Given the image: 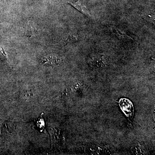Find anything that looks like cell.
<instances>
[{"label":"cell","instance_id":"cell-9","mask_svg":"<svg viewBox=\"0 0 155 155\" xmlns=\"http://www.w3.org/2000/svg\"><path fill=\"white\" fill-rule=\"evenodd\" d=\"M134 149H135V150L137 151L136 153L137 154H144L143 153H144V152L142 150H143V148L141 146H140V145H138L137 146L136 145Z\"/></svg>","mask_w":155,"mask_h":155},{"label":"cell","instance_id":"cell-7","mask_svg":"<svg viewBox=\"0 0 155 155\" xmlns=\"http://www.w3.org/2000/svg\"><path fill=\"white\" fill-rule=\"evenodd\" d=\"M0 57L5 64L8 65H10V61L8 53L2 45H0Z\"/></svg>","mask_w":155,"mask_h":155},{"label":"cell","instance_id":"cell-5","mask_svg":"<svg viewBox=\"0 0 155 155\" xmlns=\"http://www.w3.org/2000/svg\"><path fill=\"white\" fill-rule=\"evenodd\" d=\"M111 31L113 32L119 38L122 39V40H133V39L131 38L130 37L128 36L124 31L119 30L116 27L114 26H111L110 27Z\"/></svg>","mask_w":155,"mask_h":155},{"label":"cell","instance_id":"cell-4","mask_svg":"<svg viewBox=\"0 0 155 155\" xmlns=\"http://www.w3.org/2000/svg\"><path fill=\"white\" fill-rule=\"evenodd\" d=\"M68 3L82 14L90 16L89 12L86 6L78 1L68 2Z\"/></svg>","mask_w":155,"mask_h":155},{"label":"cell","instance_id":"cell-6","mask_svg":"<svg viewBox=\"0 0 155 155\" xmlns=\"http://www.w3.org/2000/svg\"><path fill=\"white\" fill-rule=\"evenodd\" d=\"M91 64H92V66H94L97 67L98 68L100 67H104L107 64L106 59L103 57L97 58H94L92 61L91 62Z\"/></svg>","mask_w":155,"mask_h":155},{"label":"cell","instance_id":"cell-1","mask_svg":"<svg viewBox=\"0 0 155 155\" xmlns=\"http://www.w3.org/2000/svg\"><path fill=\"white\" fill-rule=\"evenodd\" d=\"M119 106L123 113L127 117L131 118L134 115V109L133 104L130 100L122 98L119 102Z\"/></svg>","mask_w":155,"mask_h":155},{"label":"cell","instance_id":"cell-3","mask_svg":"<svg viewBox=\"0 0 155 155\" xmlns=\"http://www.w3.org/2000/svg\"><path fill=\"white\" fill-rule=\"evenodd\" d=\"M60 59L57 56L54 54H50L45 56L42 58V64L44 65L54 66L60 63Z\"/></svg>","mask_w":155,"mask_h":155},{"label":"cell","instance_id":"cell-8","mask_svg":"<svg viewBox=\"0 0 155 155\" xmlns=\"http://www.w3.org/2000/svg\"><path fill=\"white\" fill-rule=\"evenodd\" d=\"M80 39V37L77 34H71L67 37V38L65 40L64 43L66 44L70 43L75 42L78 41V40Z\"/></svg>","mask_w":155,"mask_h":155},{"label":"cell","instance_id":"cell-10","mask_svg":"<svg viewBox=\"0 0 155 155\" xmlns=\"http://www.w3.org/2000/svg\"><path fill=\"white\" fill-rule=\"evenodd\" d=\"M4 1H5V0H4Z\"/></svg>","mask_w":155,"mask_h":155},{"label":"cell","instance_id":"cell-2","mask_svg":"<svg viewBox=\"0 0 155 155\" xmlns=\"http://www.w3.org/2000/svg\"><path fill=\"white\" fill-rule=\"evenodd\" d=\"M24 34L28 37L35 35L38 32V29L32 20H27L25 22L23 27Z\"/></svg>","mask_w":155,"mask_h":155}]
</instances>
